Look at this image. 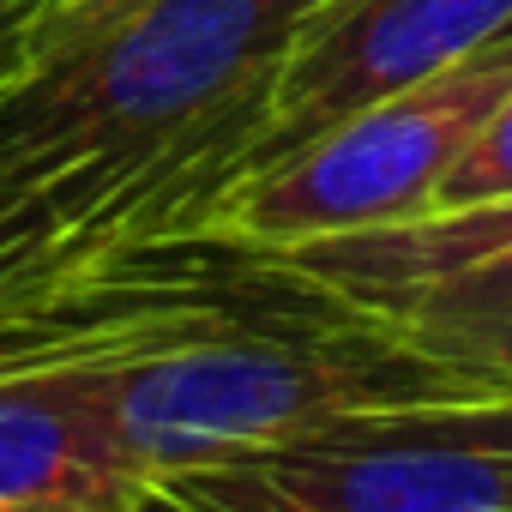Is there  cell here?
<instances>
[{"mask_svg": "<svg viewBox=\"0 0 512 512\" xmlns=\"http://www.w3.org/2000/svg\"><path fill=\"white\" fill-rule=\"evenodd\" d=\"M314 0H145L0 85V181H85L193 229L266 121Z\"/></svg>", "mask_w": 512, "mask_h": 512, "instance_id": "6da1fadb", "label": "cell"}, {"mask_svg": "<svg viewBox=\"0 0 512 512\" xmlns=\"http://www.w3.org/2000/svg\"><path fill=\"white\" fill-rule=\"evenodd\" d=\"M79 368H91L109 428L145 482L296 440L350 410L512 386L296 284L272 308L181 326L151 350Z\"/></svg>", "mask_w": 512, "mask_h": 512, "instance_id": "7a4b0ae2", "label": "cell"}, {"mask_svg": "<svg viewBox=\"0 0 512 512\" xmlns=\"http://www.w3.org/2000/svg\"><path fill=\"white\" fill-rule=\"evenodd\" d=\"M506 91H512V37L410 91H392L344 115L302 151L229 181L193 229L260 253L404 223L434 205L440 175L458 163V151L476 139V127Z\"/></svg>", "mask_w": 512, "mask_h": 512, "instance_id": "3957f363", "label": "cell"}, {"mask_svg": "<svg viewBox=\"0 0 512 512\" xmlns=\"http://www.w3.org/2000/svg\"><path fill=\"white\" fill-rule=\"evenodd\" d=\"M181 482L229 512H512V386L350 410Z\"/></svg>", "mask_w": 512, "mask_h": 512, "instance_id": "277c9868", "label": "cell"}, {"mask_svg": "<svg viewBox=\"0 0 512 512\" xmlns=\"http://www.w3.org/2000/svg\"><path fill=\"white\" fill-rule=\"evenodd\" d=\"M260 260L332 308L512 380V199L428 205L404 223L260 247Z\"/></svg>", "mask_w": 512, "mask_h": 512, "instance_id": "5b68a950", "label": "cell"}, {"mask_svg": "<svg viewBox=\"0 0 512 512\" xmlns=\"http://www.w3.org/2000/svg\"><path fill=\"white\" fill-rule=\"evenodd\" d=\"M506 37L512 0H320L302 13L278 61L266 121L253 133L235 181L302 151L344 115L392 91H410Z\"/></svg>", "mask_w": 512, "mask_h": 512, "instance_id": "8992f818", "label": "cell"}, {"mask_svg": "<svg viewBox=\"0 0 512 512\" xmlns=\"http://www.w3.org/2000/svg\"><path fill=\"white\" fill-rule=\"evenodd\" d=\"M139 488L91 368H0V512H127Z\"/></svg>", "mask_w": 512, "mask_h": 512, "instance_id": "52a82bcc", "label": "cell"}, {"mask_svg": "<svg viewBox=\"0 0 512 512\" xmlns=\"http://www.w3.org/2000/svg\"><path fill=\"white\" fill-rule=\"evenodd\" d=\"M163 229L169 217L127 193H103L85 181H0V266L61 241H133Z\"/></svg>", "mask_w": 512, "mask_h": 512, "instance_id": "ba28073f", "label": "cell"}, {"mask_svg": "<svg viewBox=\"0 0 512 512\" xmlns=\"http://www.w3.org/2000/svg\"><path fill=\"white\" fill-rule=\"evenodd\" d=\"M482 199H512V91L488 109L476 139L434 187V205H482Z\"/></svg>", "mask_w": 512, "mask_h": 512, "instance_id": "9c48e42d", "label": "cell"}, {"mask_svg": "<svg viewBox=\"0 0 512 512\" xmlns=\"http://www.w3.org/2000/svg\"><path fill=\"white\" fill-rule=\"evenodd\" d=\"M139 7H145V0H49V7L37 13V25H31L25 61L55 55V49H73L79 37L115 25V19H127V13H139ZM25 61H19V67H25Z\"/></svg>", "mask_w": 512, "mask_h": 512, "instance_id": "30bf717a", "label": "cell"}, {"mask_svg": "<svg viewBox=\"0 0 512 512\" xmlns=\"http://www.w3.org/2000/svg\"><path fill=\"white\" fill-rule=\"evenodd\" d=\"M127 512H229V506H217L211 494L187 488L181 476H151V482L127 500Z\"/></svg>", "mask_w": 512, "mask_h": 512, "instance_id": "8fae6325", "label": "cell"}, {"mask_svg": "<svg viewBox=\"0 0 512 512\" xmlns=\"http://www.w3.org/2000/svg\"><path fill=\"white\" fill-rule=\"evenodd\" d=\"M49 0H0V85H7L25 61V43H31V25Z\"/></svg>", "mask_w": 512, "mask_h": 512, "instance_id": "7c38bea8", "label": "cell"}, {"mask_svg": "<svg viewBox=\"0 0 512 512\" xmlns=\"http://www.w3.org/2000/svg\"><path fill=\"white\" fill-rule=\"evenodd\" d=\"M314 7H320V0H314Z\"/></svg>", "mask_w": 512, "mask_h": 512, "instance_id": "4fadbf2b", "label": "cell"}]
</instances>
